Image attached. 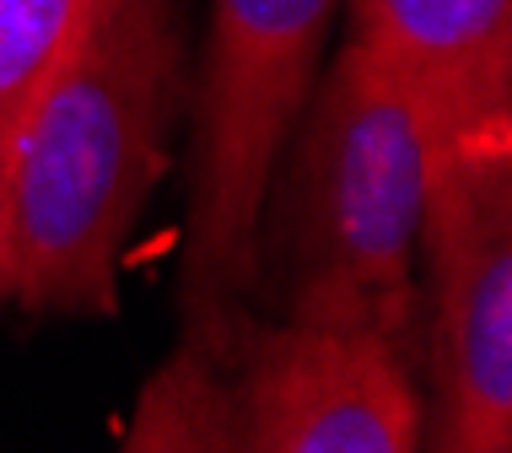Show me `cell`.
<instances>
[{
  "instance_id": "obj_4",
  "label": "cell",
  "mask_w": 512,
  "mask_h": 453,
  "mask_svg": "<svg viewBox=\"0 0 512 453\" xmlns=\"http://www.w3.org/2000/svg\"><path fill=\"white\" fill-rule=\"evenodd\" d=\"M421 313V453H512V135L442 151Z\"/></svg>"
},
{
  "instance_id": "obj_5",
  "label": "cell",
  "mask_w": 512,
  "mask_h": 453,
  "mask_svg": "<svg viewBox=\"0 0 512 453\" xmlns=\"http://www.w3.org/2000/svg\"><path fill=\"white\" fill-rule=\"evenodd\" d=\"M227 453H421V389L399 346L248 313L221 346Z\"/></svg>"
},
{
  "instance_id": "obj_2",
  "label": "cell",
  "mask_w": 512,
  "mask_h": 453,
  "mask_svg": "<svg viewBox=\"0 0 512 453\" xmlns=\"http://www.w3.org/2000/svg\"><path fill=\"white\" fill-rule=\"evenodd\" d=\"M195 6L98 0L27 125L0 297L38 319H108L119 254L189 119Z\"/></svg>"
},
{
  "instance_id": "obj_6",
  "label": "cell",
  "mask_w": 512,
  "mask_h": 453,
  "mask_svg": "<svg viewBox=\"0 0 512 453\" xmlns=\"http://www.w3.org/2000/svg\"><path fill=\"white\" fill-rule=\"evenodd\" d=\"M351 38L415 81L448 146L512 135V0H345Z\"/></svg>"
},
{
  "instance_id": "obj_7",
  "label": "cell",
  "mask_w": 512,
  "mask_h": 453,
  "mask_svg": "<svg viewBox=\"0 0 512 453\" xmlns=\"http://www.w3.org/2000/svg\"><path fill=\"white\" fill-rule=\"evenodd\" d=\"M98 0H0V254L27 125Z\"/></svg>"
},
{
  "instance_id": "obj_1",
  "label": "cell",
  "mask_w": 512,
  "mask_h": 453,
  "mask_svg": "<svg viewBox=\"0 0 512 453\" xmlns=\"http://www.w3.org/2000/svg\"><path fill=\"white\" fill-rule=\"evenodd\" d=\"M442 135L405 71L345 38L270 168L254 227V313L421 351V222Z\"/></svg>"
},
{
  "instance_id": "obj_3",
  "label": "cell",
  "mask_w": 512,
  "mask_h": 453,
  "mask_svg": "<svg viewBox=\"0 0 512 453\" xmlns=\"http://www.w3.org/2000/svg\"><path fill=\"white\" fill-rule=\"evenodd\" d=\"M340 0H211L189 71V211L178 329L216 351L254 313V227L308 103Z\"/></svg>"
},
{
  "instance_id": "obj_8",
  "label": "cell",
  "mask_w": 512,
  "mask_h": 453,
  "mask_svg": "<svg viewBox=\"0 0 512 453\" xmlns=\"http://www.w3.org/2000/svg\"><path fill=\"white\" fill-rule=\"evenodd\" d=\"M114 453H227V373L221 356L178 335L141 383L135 416Z\"/></svg>"
}]
</instances>
